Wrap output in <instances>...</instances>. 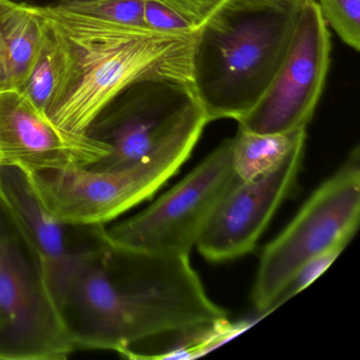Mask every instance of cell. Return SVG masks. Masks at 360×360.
Here are the masks:
<instances>
[{
    "instance_id": "obj_17",
    "label": "cell",
    "mask_w": 360,
    "mask_h": 360,
    "mask_svg": "<svg viewBox=\"0 0 360 360\" xmlns=\"http://www.w3.org/2000/svg\"><path fill=\"white\" fill-rule=\"evenodd\" d=\"M145 0H58L54 5L96 20L146 28Z\"/></svg>"
},
{
    "instance_id": "obj_21",
    "label": "cell",
    "mask_w": 360,
    "mask_h": 360,
    "mask_svg": "<svg viewBox=\"0 0 360 360\" xmlns=\"http://www.w3.org/2000/svg\"><path fill=\"white\" fill-rule=\"evenodd\" d=\"M186 16L195 26L200 25L224 1V0H157Z\"/></svg>"
},
{
    "instance_id": "obj_6",
    "label": "cell",
    "mask_w": 360,
    "mask_h": 360,
    "mask_svg": "<svg viewBox=\"0 0 360 360\" xmlns=\"http://www.w3.org/2000/svg\"><path fill=\"white\" fill-rule=\"evenodd\" d=\"M238 181L233 142L227 139L146 210L110 229L98 226V239L122 252L189 255Z\"/></svg>"
},
{
    "instance_id": "obj_4",
    "label": "cell",
    "mask_w": 360,
    "mask_h": 360,
    "mask_svg": "<svg viewBox=\"0 0 360 360\" xmlns=\"http://www.w3.org/2000/svg\"><path fill=\"white\" fill-rule=\"evenodd\" d=\"M208 123L191 83L136 82L120 92L88 130L89 136L110 147L107 157L88 168L123 169L174 147L195 146Z\"/></svg>"
},
{
    "instance_id": "obj_13",
    "label": "cell",
    "mask_w": 360,
    "mask_h": 360,
    "mask_svg": "<svg viewBox=\"0 0 360 360\" xmlns=\"http://www.w3.org/2000/svg\"><path fill=\"white\" fill-rule=\"evenodd\" d=\"M44 27L35 6L0 0V92L22 90L41 50Z\"/></svg>"
},
{
    "instance_id": "obj_7",
    "label": "cell",
    "mask_w": 360,
    "mask_h": 360,
    "mask_svg": "<svg viewBox=\"0 0 360 360\" xmlns=\"http://www.w3.org/2000/svg\"><path fill=\"white\" fill-rule=\"evenodd\" d=\"M182 145L112 172L88 167L25 172L41 205L63 226H104L150 199L188 159Z\"/></svg>"
},
{
    "instance_id": "obj_20",
    "label": "cell",
    "mask_w": 360,
    "mask_h": 360,
    "mask_svg": "<svg viewBox=\"0 0 360 360\" xmlns=\"http://www.w3.org/2000/svg\"><path fill=\"white\" fill-rule=\"evenodd\" d=\"M145 27L164 33H193L198 27L176 10L157 0H145Z\"/></svg>"
},
{
    "instance_id": "obj_14",
    "label": "cell",
    "mask_w": 360,
    "mask_h": 360,
    "mask_svg": "<svg viewBox=\"0 0 360 360\" xmlns=\"http://www.w3.org/2000/svg\"><path fill=\"white\" fill-rule=\"evenodd\" d=\"M248 322L231 323L227 318L166 333L132 347L126 357L131 359L195 358L216 349L248 328Z\"/></svg>"
},
{
    "instance_id": "obj_15",
    "label": "cell",
    "mask_w": 360,
    "mask_h": 360,
    "mask_svg": "<svg viewBox=\"0 0 360 360\" xmlns=\"http://www.w3.org/2000/svg\"><path fill=\"white\" fill-rule=\"evenodd\" d=\"M307 140V129L259 134L238 129L231 138L233 168L240 181H250L277 168L290 151Z\"/></svg>"
},
{
    "instance_id": "obj_18",
    "label": "cell",
    "mask_w": 360,
    "mask_h": 360,
    "mask_svg": "<svg viewBox=\"0 0 360 360\" xmlns=\"http://www.w3.org/2000/svg\"><path fill=\"white\" fill-rule=\"evenodd\" d=\"M328 26L355 51L360 50V0H318Z\"/></svg>"
},
{
    "instance_id": "obj_22",
    "label": "cell",
    "mask_w": 360,
    "mask_h": 360,
    "mask_svg": "<svg viewBox=\"0 0 360 360\" xmlns=\"http://www.w3.org/2000/svg\"><path fill=\"white\" fill-rule=\"evenodd\" d=\"M3 169L4 166L0 160V202L4 201L5 199V193H4V180H3Z\"/></svg>"
},
{
    "instance_id": "obj_3",
    "label": "cell",
    "mask_w": 360,
    "mask_h": 360,
    "mask_svg": "<svg viewBox=\"0 0 360 360\" xmlns=\"http://www.w3.org/2000/svg\"><path fill=\"white\" fill-rule=\"evenodd\" d=\"M304 0H224L195 31L191 85L208 121L245 115L288 51Z\"/></svg>"
},
{
    "instance_id": "obj_16",
    "label": "cell",
    "mask_w": 360,
    "mask_h": 360,
    "mask_svg": "<svg viewBox=\"0 0 360 360\" xmlns=\"http://www.w3.org/2000/svg\"><path fill=\"white\" fill-rule=\"evenodd\" d=\"M43 18L45 27L41 50L20 92L41 115H46L64 81L67 53L58 31L44 16Z\"/></svg>"
},
{
    "instance_id": "obj_8",
    "label": "cell",
    "mask_w": 360,
    "mask_h": 360,
    "mask_svg": "<svg viewBox=\"0 0 360 360\" xmlns=\"http://www.w3.org/2000/svg\"><path fill=\"white\" fill-rule=\"evenodd\" d=\"M75 351L39 265L0 210V360H63Z\"/></svg>"
},
{
    "instance_id": "obj_5",
    "label": "cell",
    "mask_w": 360,
    "mask_h": 360,
    "mask_svg": "<svg viewBox=\"0 0 360 360\" xmlns=\"http://www.w3.org/2000/svg\"><path fill=\"white\" fill-rule=\"evenodd\" d=\"M360 149L317 187L290 224L263 250L252 299L266 315L303 263L335 246H347L359 226Z\"/></svg>"
},
{
    "instance_id": "obj_11",
    "label": "cell",
    "mask_w": 360,
    "mask_h": 360,
    "mask_svg": "<svg viewBox=\"0 0 360 360\" xmlns=\"http://www.w3.org/2000/svg\"><path fill=\"white\" fill-rule=\"evenodd\" d=\"M110 147L89 134L60 129L18 91L0 92V160L25 172L90 167Z\"/></svg>"
},
{
    "instance_id": "obj_9",
    "label": "cell",
    "mask_w": 360,
    "mask_h": 360,
    "mask_svg": "<svg viewBox=\"0 0 360 360\" xmlns=\"http://www.w3.org/2000/svg\"><path fill=\"white\" fill-rule=\"evenodd\" d=\"M330 35L315 0H304L288 51L258 102L238 120L239 129L259 134L307 129L326 85Z\"/></svg>"
},
{
    "instance_id": "obj_10",
    "label": "cell",
    "mask_w": 360,
    "mask_h": 360,
    "mask_svg": "<svg viewBox=\"0 0 360 360\" xmlns=\"http://www.w3.org/2000/svg\"><path fill=\"white\" fill-rule=\"evenodd\" d=\"M305 141L275 169L238 181L219 204L195 248L212 262H226L252 252L278 208L294 191Z\"/></svg>"
},
{
    "instance_id": "obj_2",
    "label": "cell",
    "mask_w": 360,
    "mask_h": 360,
    "mask_svg": "<svg viewBox=\"0 0 360 360\" xmlns=\"http://www.w3.org/2000/svg\"><path fill=\"white\" fill-rule=\"evenodd\" d=\"M64 44L67 70L46 117L65 131L88 134L103 109L145 79L191 83L195 31L164 33L35 6Z\"/></svg>"
},
{
    "instance_id": "obj_19",
    "label": "cell",
    "mask_w": 360,
    "mask_h": 360,
    "mask_svg": "<svg viewBox=\"0 0 360 360\" xmlns=\"http://www.w3.org/2000/svg\"><path fill=\"white\" fill-rule=\"evenodd\" d=\"M345 248V246L342 245L335 246V248L326 250L303 263L278 297L275 304H274V309L290 300L295 295L309 286L314 280L317 279L338 258L339 255L343 252Z\"/></svg>"
},
{
    "instance_id": "obj_1",
    "label": "cell",
    "mask_w": 360,
    "mask_h": 360,
    "mask_svg": "<svg viewBox=\"0 0 360 360\" xmlns=\"http://www.w3.org/2000/svg\"><path fill=\"white\" fill-rule=\"evenodd\" d=\"M84 250L60 311L77 349L126 354L172 330L227 313L208 296L189 255Z\"/></svg>"
},
{
    "instance_id": "obj_12",
    "label": "cell",
    "mask_w": 360,
    "mask_h": 360,
    "mask_svg": "<svg viewBox=\"0 0 360 360\" xmlns=\"http://www.w3.org/2000/svg\"><path fill=\"white\" fill-rule=\"evenodd\" d=\"M4 193L0 210L32 255L60 309L65 290L84 250L67 245L63 225L41 205L24 172L4 167Z\"/></svg>"
}]
</instances>
